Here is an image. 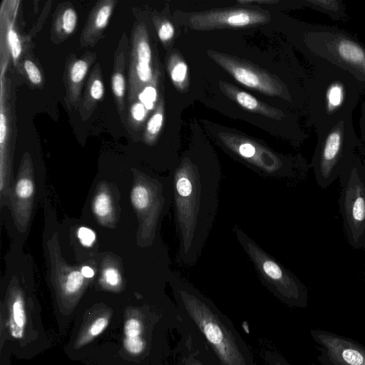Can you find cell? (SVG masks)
<instances>
[{
  "mask_svg": "<svg viewBox=\"0 0 365 365\" xmlns=\"http://www.w3.org/2000/svg\"><path fill=\"white\" fill-rule=\"evenodd\" d=\"M310 167L317 185H331L353 158L360 139L355 132L352 118L342 120L331 128L319 132Z\"/></svg>",
  "mask_w": 365,
  "mask_h": 365,
  "instance_id": "obj_6",
  "label": "cell"
},
{
  "mask_svg": "<svg viewBox=\"0 0 365 365\" xmlns=\"http://www.w3.org/2000/svg\"><path fill=\"white\" fill-rule=\"evenodd\" d=\"M361 115L359 118L360 140L365 145V100L361 106Z\"/></svg>",
  "mask_w": 365,
  "mask_h": 365,
  "instance_id": "obj_37",
  "label": "cell"
},
{
  "mask_svg": "<svg viewBox=\"0 0 365 365\" xmlns=\"http://www.w3.org/2000/svg\"><path fill=\"white\" fill-rule=\"evenodd\" d=\"M213 57H215V61L227 70L237 81L246 86L255 88L269 95L281 96L286 93L284 86L278 83L276 81H272V79L265 74H262L253 68L237 63L231 59L222 57L221 56H217L214 55Z\"/></svg>",
  "mask_w": 365,
  "mask_h": 365,
  "instance_id": "obj_15",
  "label": "cell"
},
{
  "mask_svg": "<svg viewBox=\"0 0 365 365\" xmlns=\"http://www.w3.org/2000/svg\"><path fill=\"white\" fill-rule=\"evenodd\" d=\"M301 46L310 63L327 62L352 74L365 88V44L342 29L305 24Z\"/></svg>",
  "mask_w": 365,
  "mask_h": 365,
  "instance_id": "obj_3",
  "label": "cell"
},
{
  "mask_svg": "<svg viewBox=\"0 0 365 365\" xmlns=\"http://www.w3.org/2000/svg\"><path fill=\"white\" fill-rule=\"evenodd\" d=\"M187 71V67L184 62H178L173 65L170 69L171 78L175 83L184 81Z\"/></svg>",
  "mask_w": 365,
  "mask_h": 365,
  "instance_id": "obj_32",
  "label": "cell"
},
{
  "mask_svg": "<svg viewBox=\"0 0 365 365\" xmlns=\"http://www.w3.org/2000/svg\"><path fill=\"white\" fill-rule=\"evenodd\" d=\"M312 63L306 97L309 120L317 133L352 118L365 88L352 74L336 65Z\"/></svg>",
  "mask_w": 365,
  "mask_h": 365,
  "instance_id": "obj_2",
  "label": "cell"
},
{
  "mask_svg": "<svg viewBox=\"0 0 365 365\" xmlns=\"http://www.w3.org/2000/svg\"><path fill=\"white\" fill-rule=\"evenodd\" d=\"M235 99L237 103L242 107L253 111H257L262 113H268L272 115V113L266 110L261 103L250 94L244 91H235Z\"/></svg>",
  "mask_w": 365,
  "mask_h": 365,
  "instance_id": "obj_27",
  "label": "cell"
},
{
  "mask_svg": "<svg viewBox=\"0 0 365 365\" xmlns=\"http://www.w3.org/2000/svg\"><path fill=\"white\" fill-rule=\"evenodd\" d=\"M163 121V114L162 106L160 105L147 122L143 134L145 143L147 145H153L155 143L161 129Z\"/></svg>",
  "mask_w": 365,
  "mask_h": 365,
  "instance_id": "obj_25",
  "label": "cell"
},
{
  "mask_svg": "<svg viewBox=\"0 0 365 365\" xmlns=\"http://www.w3.org/2000/svg\"><path fill=\"white\" fill-rule=\"evenodd\" d=\"M43 182L44 177L36 170L31 153L25 152L19 162L11 196L9 210L15 231L14 238L24 242L26 239L43 191Z\"/></svg>",
  "mask_w": 365,
  "mask_h": 365,
  "instance_id": "obj_8",
  "label": "cell"
},
{
  "mask_svg": "<svg viewBox=\"0 0 365 365\" xmlns=\"http://www.w3.org/2000/svg\"><path fill=\"white\" fill-rule=\"evenodd\" d=\"M124 331L127 336H138L141 332L140 324L137 319H129L125 324Z\"/></svg>",
  "mask_w": 365,
  "mask_h": 365,
  "instance_id": "obj_35",
  "label": "cell"
},
{
  "mask_svg": "<svg viewBox=\"0 0 365 365\" xmlns=\"http://www.w3.org/2000/svg\"><path fill=\"white\" fill-rule=\"evenodd\" d=\"M339 210L349 244L365 248V145L361 143L341 172Z\"/></svg>",
  "mask_w": 365,
  "mask_h": 365,
  "instance_id": "obj_5",
  "label": "cell"
},
{
  "mask_svg": "<svg viewBox=\"0 0 365 365\" xmlns=\"http://www.w3.org/2000/svg\"><path fill=\"white\" fill-rule=\"evenodd\" d=\"M168 177L178 238L177 260L184 266H192L200 258L215 220L220 169L214 160L187 155L178 162Z\"/></svg>",
  "mask_w": 365,
  "mask_h": 365,
  "instance_id": "obj_1",
  "label": "cell"
},
{
  "mask_svg": "<svg viewBox=\"0 0 365 365\" xmlns=\"http://www.w3.org/2000/svg\"><path fill=\"white\" fill-rule=\"evenodd\" d=\"M208 17L211 20L215 19V24H227L232 26H244L264 21V19L259 14L247 11H234L228 13L215 14Z\"/></svg>",
  "mask_w": 365,
  "mask_h": 365,
  "instance_id": "obj_23",
  "label": "cell"
},
{
  "mask_svg": "<svg viewBox=\"0 0 365 365\" xmlns=\"http://www.w3.org/2000/svg\"><path fill=\"white\" fill-rule=\"evenodd\" d=\"M130 199L139 222V242L143 247H164L158 237L161 222L173 205V195L169 177L134 173Z\"/></svg>",
  "mask_w": 365,
  "mask_h": 365,
  "instance_id": "obj_4",
  "label": "cell"
},
{
  "mask_svg": "<svg viewBox=\"0 0 365 365\" xmlns=\"http://www.w3.org/2000/svg\"><path fill=\"white\" fill-rule=\"evenodd\" d=\"M278 2L277 1H268V0H265V1H263V0H259V1H257V0H253V1H251V0H247V1H238V3H240V4H252V3H257V4H275Z\"/></svg>",
  "mask_w": 365,
  "mask_h": 365,
  "instance_id": "obj_39",
  "label": "cell"
},
{
  "mask_svg": "<svg viewBox=\"0 0 365 365\" xmlns=\"http://www.w3.org/2000/svg\"><path fill=\"white\" fill-rule=\"evenodd\" d=\"M46 231V230H45ZM47 238L43 245H46V257L48 274H51L52 279L61 282L65 291L68 294H74L80 291L85 282V277L81 270L68 264L61 255L57 234L54 230L48 233Z\"/></svg>",
  "mask_w": 365,
  "mask_h": 365,
  "instance_id": "obj_13",
  "label": "cell"
},
{
  "mask_svg": "<svg viewBox=\"0 0 365 365\" xmlns=\"http://www.w3.org/2000/svg\"><path fill=\"white\" fill-rule=\"evenodd\" d=\"M128 38L123 33L114 54L110 85L113 100L122 123L126 127L127 108L125 107L126 79L125 71L128 54Z\"/></svg>",
  "mask_w": 365,
  "mask_h": 365,
  "instance_id": "obj_14",
  "label": "cell"
},
{
  "mask_svg": "<svg viewBox=\"0 0 365 365\" xmlns=\"http://www.w3.org/2000/svg\"><path fill=\"white\" fill-rule=\"evenodd\" d=\"M319 341L339 365H365V349L342 337L318 332Z\"/></svg>",
  "mask_w": 365,
  "mask_h": 365,
  "instance_id": "obj_17",
  "label": "cell"
},
{
  "mask_svg": "<svg viewBox=\"0 0 365 365\" xmlns=\"http://www.w3.org/2000/svg\"><path fill=\"white\" fill-rule=\"evenodd\" d=\"M15 67L32 89H42L46 83L43 70L32 51H28L21 56Z\"/></svg>",
  "mask_w": 365,
  "mask_h": 365,
  "instance_id": "obj_20",
  "label": "cell"
},
{
  "mask_svg": "<svg viewBox=\"0 0 365 365\" xmlns=\"http://www.w3.org/2000/svg\"><path fill=\"white\" fill-rule=\"evenodd\" d=\"M12 309L15 324L19 327H23L26 322V314L22 297L19 294L16 296Z\"/></svg>",
  "mask_w": 365,
  "mask_h": 365,
  "instance_id": "obj_29",
  "label": "cell"
},
{
  "mask_svg": "<svg viewBox=\"0 0 365 365\" xmlns=\"http://www.w3.org/2000/svg\"><path fill=\"white\" fill-rule=\"evenodd\" d=\"M303 5L329 16L334 21H346L348 15L341 0H304Z\"/></svg>",
  "mask_w": 365,
  "mask_h": 365,
  "instance_id": "obj_22",
  "label": "cell"
},
{
  "mask_svg": "<svg viewBox=\"0 0 365 365\" xmlns=\"http://www.w3.org/2000/svg\"><path fill=\"white\" fill-rule=\"evenodd\" d=\"M127 351L133 354L140 352L143 349V342L139 336H127L124 341Z\"/></svg>",
  "mask_w": 365,
  "mask_h": 365,
  "instance_id": "obj_33",
  "label": "cell"
},
{
  "mask_svg": "<svg viewBox=\"0 0 365 365\" xmlns=\"http://www.w3.org/2000/svg\"><path fill=\"white\" fill-rule=\"evenodd\" d=\"M102 277L105 282L111 287H116L121 282L120 273L113 265H106L102 270Z\"/></svg>",
  "mask_w": 365,
  "mask_h": 365,
  "instance_id": "obj_30",
  "label": "cell"
},
{
  "mask_svg": "<svg viewBox=\"0 0 365 365\" xmlns=\"http://www.w3.org/2000/svg\"><path fill=\"white\" fill-rule=\"evenodd\" d=\"M128 57V104L137 98L145 87L155 82L148 34L142 22L133 27Z\"/></svg>",
  "mask_w": 365,
  "mask_h": 365,
  "instance_id": "obj_10",
  "label": "cell"
},
{
  "mask_svg": "<svg viewBox=\"0 0 365 365\" xmlns=\"http://www.w3.org/2000/svg\"><path fill=\"white\" fill-rule=\"evenodd\" d=\"M226 145L262 178L274 182L281 176L284 169L283 156L248 142L237 146Z\"/></svg>",
  "mask_w": 365,
  "mask_h": 365,
  "instance_id": "obj_12",
  "label": "cell"
},
{
  "mask_svg": "<svg viewBox=\"0 0 365 365\" xmlns=\"http://www.w3.org/2000/svg\"><path fill=\"white\" fill-rule=\"evenodd\" d=\"M232 231L261 281L284 299L300 302L307 297L298 277L264 250L243 229L235 225Z\"/></svg>",
  "mask_w": 365,
  "mask_h": 365,
  "instance_id": "obj_7",
  "label": "cell"
},
{
  "mask_svg": "<svg viewBox=\"0 0 365 365\" xmlns=\"http://www.w3.org/2000/svg\"><path fill=\"white\" fill-rule=\"evenodd\" d=\"M92 210L99 222L103 225L114 223L115 210L113 198L108 185H101L92 202Z\"/></svg>",
  "mask_w": 365,
  "mask_h": 365,
  "instance_id": "obj_21",
  "label": "cell"
},
{
  "mask_svg": "<svg viewBox=\"0 0 365 365\" xmlns=\"http://www.w3.org/2000/svg\"><path fill=\"white\" fill-rule=\"evenodd\" d=\"M11 81L1 74L0 97V208L9 209L15 175L14 157L17 135L16 115Z\"/></svg>",
  "mask_w": 365,
  "mask_h": 365,
  "instance_id": "obj_9",
  "label": "cell"
},
{
  "mask_svg": "<svg viewBox=\"0 0 365 365\" xmlns=\"http://www.w3.org/2000/svg\"><path fill=\"white\" fill-rule=\"evenodd\" d=\"M200 324L208 341L219 349L223 346L222 343L224 341V334L219 325L210 321H201Z\"/></svg>",
  "mask_w": 365,
  "mask_h": 365,
  "instance_id": "obj_26",
  "label": "cell"
},
{
  "mask_svg": "<svg viewBox=\"0 0 365 365\" xmlns=\"http://www.w3.org/2000/svg\"><path fill=\"white\" fill-rule=\"evenodd\" d=\"M97 54L90 51L78 57L74 53L66 57L63 74L65 88L64 104L68 111L77 110L83 94V87L89 69L96 63Z\"/></svg>",
  "mask_w": 365,
  "mask_h": 365,
  "instance_id": "obj_11",
  "label": "cell"
},
{
  "mask_svg": "<svg viewBox=\"0 0 365 365\" xmlns=\"http://www.w3.org/2000/svg\"><path fill=\"white\" fill-rule=\"evenodd\" d=\"M148 110L138 98L129 103L127 110L126 128L133 132L140 130L146 119Z\"/></svg>",
  "mask_w": 365,
  "mask_h": 365,
  "instance_id": "obj_24",
  "label": "cell"
},
{
  "mask_svg": "<svg viewBox=\"0 0 365 365\" xmlns=\"http://www.w3.org/2000/svg\"><path fill=\"white\" fill-rule=\"evenodd\" d=\"M81 270L85 278H91L93 277L94 272L91 267L88 266H83Z\"/></svg>",
  "mask_w": 365,
  "mask_h": 365,
  "instance_id": "obj_38",
  "label": "cell"
},
{
  "mask_svg": "<svg viewBox=\"0 0 365 365\" xmlns=\"http://www.w3.org/2000/svg\"><path fill=\"white\" fill-rule=\"evenodd\" d=\"M78 237L80 242L85 247H91L96 240L94 232L84 227L79 228Z\"/></svg>",
  "mask_w": 365,
  "mask_h": 365,
  "instance_id": "obj_34",
  "label": "cell"
},
{
  "mask_svg": "<svg viewBox=\"0 0 365 365\" xmlns=\"http://www.w3.org/2000/svg\"><path fill=\"white\" fill-rule=\"evenodd\" d=\"M105 88L101 65L96 62L87 78L78 107L82 120H87L103 99Z\"/></svg>",
  "mask_w": 365,
  "mask_h": 365,
  "instance_id": "obj_18",
  "label": "cell"
},
{
  "mask_svg": "<svg viewBox=\"0 0 365 365\" xmlns=\"http://www.w3.org/2000/svg\"><path fill=\"white\" fill-rule=\"evenodd\" d=\"M108 324V320L106 318H98L96 319L90 328V333L93 336H96L101 333Z\"/></svg>",
  "mask_w": 365,
  "mask_h": 365,
  "instance_id": "obj_36",
  "label": "cell"
},
{
  "mask_svg": "<svg viewBox=\"0 0 365 365\" xmlns=\"http://www.w3.org/2000/svg\"><path fill=\"white\" fill-rule=\"evenodd\" d=\"M155 83L145 87L137 97L148 110H152L154 108V103L157 98V91L153 86Z\"/></svg>",
  "mask_w": 365,
  "mask_h": 365,
  "instance_id": "obj_28",
  "label": "cell"
},
{
  "mask_svg": "<svg viewBox=\"0 0 365 365\" xmlns=\"http://www.w3.org/2000/svg\"><path fill=\"white\" fill-rule=\"evenodd\" d=\"M158 36L161 41L166 42L171 39L174 35V27L168 21L157 22Z\"/></svg>",
  "mask_w": 365,
  "mask_h": 365,
  "instance_id": "obj_31",
  "label": "cell"
},
{
  "mask_svg": "<svg viewBox=\"0 0 365 365\" xmlns=\"http://www.w3.org/2000/svg\"><path fill=\"white\" fill-rule=\"evenodd\" d=\"M118 2V0H100L93 5L79 38L81 48L93 47L104 37V32Z\"/></svg>",
  "mask_w": 365,
  "mask_h": 365,
  "instance_id": "obj_16",
  "label": "cell"
},
{
  "mask_svg": "<svg viewBox=\"0 0 365 365\" xmlns=\"http://www.w3.org/2000/svg\"><path fill=\"white\" fill-rule=\"evenodd\" d=\"M78 23V14L72 3L61 2L57 5L53 14L50 39L54 44L66 41L75 32Z\"/></svg>",
  "mask_w": 365,
  "mask_h": 365,
  "instance_id": "obj_19",
  "label": "cell"
}]
</instances>
